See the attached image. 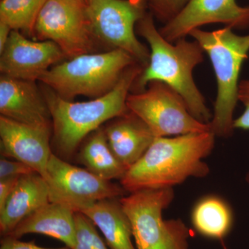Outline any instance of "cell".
<instances>
[{
    "label": "cell",
    "mask_w": 249,
    "mask_h": 249,
    "mask_svg": "<svg viewBox=\"0 0 249 249\" xmlns=\"http://www.w3.org/2000/svg\"><path fill=\"white\" fill-rule=\"evenodd\" d=\"M120 198L98 201L81 213L99 229L109 248L136 249L132 242V224L124 212Z\"/></svg>",
    "instance_id": "18"
},
{
    "label": "cell",
    "mask_w": 249,
    "mask_h": 249,
    "mask_svg": "<svg viewBox=\"0 0 249 249\" xmlns=\"http://www.w3.org/2000/svg\"><path fill=\"white\" fill-rule=\"evenodd\" d=\"M78 157L87 169L107 181L121 179L127 170L111 151L104 128L101 127L85 142Z\"/></svg>",
    "instance_id": "20"
},
{
    "label": "cell",
    "mask_w": 249,
    "mask_h": 249,
    "mask_svg": "<svg viewBox=\"0 0 249 249\" xmlns=\"http://www.w3.org/2000/svg\"><path fill=\"white\" fill-rule=\"evenodd\" d=\"M0 249H71L65 247L58 249L43 248L36 245L34 242H22L19 239L14 238L11 236H6L1 238Z\"/></svg>",
    "instance_id": "26"
},
{
    "label": "cell",
    "mask_w": 249,
    "mask_h": 249,
    "mask_svg": "<svg viewBox=\"0 0 249 249\" xmlns=\"http://www.w3.org/2000/svg\"><path fill=\"white\" fill-rule=\"evenodd\" d=\"M237 98L245 106V111L237 119L234 120V129L249 130V80L240 82Z\"/></svg>",
    "instance_id": "24"
},
{
    "label": "cell",
    "mask_w": 249,
    "mask_h": 249,
    "mask_svg": "<svg viewBox=\"0 0 249 249\" xmlns=\"http://www.w3.org/2000/svg\"><path fill=\"white\" fill-rule=\"evenodd\" d=\"M148 89L132 93L127 106L146 124L155 137H167L211 130L209 124L196 119L182 97L168 85L151 82Z\"/></svg>",
    "instance_id": "8"
},
{
    "label": "cell",
    "mask_w": 249,
    "mask_h": 249,
    "mask_svg": "<svg viewBox=\"0 0 249 249\" xmlns=\"http://www.w3.org/2000/svg\"><path fill=\"white\" fill-rule=\"evenodd\" d=\"M233 222V213L230 205L214 195L203 196L192 210L193 228L207 238L223 240L230 233Z\"/></svg>",
    "instance_id": "19"
},
{
    "label": "cell",
    "mask_w": 249,
    "mask_h": 249,
    "mask_svg": "<svg viewBox=\"0 0 249 249\" xmlns=\"http://www.w3.org/2000/svg\"><path fill=\"white\" fill-rule=\"evenodd\" d=\"M104 130L111 151L127 170L142 158L155 139L146 124L130 111L114 119Z\"/></svg>",
    "instance_id": "15"
},
{
    "label": "cell",
    "mask_w": 249,
    "mask_h": 249,
    "mask_svg": "<svg viewBox=\"0 0 249 249\" xmlns=\"http://www.w3.org/2000/svg\"><path fill=\"white\" fill-rule=\"evenodd\" d=\"M34 36L52 41L67 58L91 53L93 37L83 0H47L34 26Z\"/></svg>",
    "instance_id": "9"
},
{
    "label": "cell",
    "mask_w": 249,
    "mask_h": 249,
    "mask_svg": "<svg viewBox=\"0 0 249 249\" xmlns=\"http://www.w3.org/2000/svg\"><path fill=\"white\" fill-rule=\"evenodd\" d=\"M232 29L229 27L213 31L196 29L189 35L208 54L213 67L217 94L209 125L214 135L222 138L230 137L235 129L233 114L238 101L239 78L249 52V34L237 35Z\"/></svg>",
    "instance_id": "4"
},
{
    "label": "cell",
    "mask_w": 249,
    "mask_h": 249,
    "mask_svg": "<svg viewBox=\"0 0 249 249\" xmlns=\"http://www.w3.org/2000/svg\"><path fill=\"white\" fill-rule=\"evenodd\" d=\"M12 29L8 24L0 22V53L4 50L6 43L9 40Z\"/></svg>",
    "instance_id": "28"
},
{
    "label": "cell",
    "mask_w": 249,
    "mask_h": 249,
    "mask_svg": "<svg viewBox=\"0 0 249 249\" xmlns=\"http://www.w3.org/2000/svg\"><path fill=\"white\" fill-rule=\"evenodd\" d=\"M141 66L136 64L129 67L109 92L85 102L64 99L46 87L43 94L52 115L54 155L70 160L88 134L128 112L127 96L142 71Z\"/></svg>",
    "instance_id": "3"
},
{
    "label": "cell",
    "mask_w": 249,
    "mask_h": 249,
    "mask_svg": "<svg viewBox=\"0 0 249 249\" xmlns=\"http://www.w3.org/2000/svg\"><path fill=\"white\" fill-rule=\"evenodd\" d=\"M19 178H10L0 179V210L2 209L5 204L14 191Z\"/></svg>",
    "instance_id": "27"
},
{
    "label": "cell",
    "mask_w": 249,
    "mask_h": 249,
    "mask_svg": "<svg viewBox=\"0 0 249 249\" xmlns=\"http://www.w3.org/2000/svg\"><path fill=\"white\" fill-rule=\"evenodd\" d=\"M50 202L47 180L34 172L18 179L2 209L0 210V233L9 236L18 224L42 206Z\"/></svg>",
    "instance_id": "16"
},
{
    "label": "cell",
    "mask_w": 249,
    "mask_h": 249,
    "mask_svg": "<svg viewBox=\"0 0 249 249\" xmlns=\"http://www.w3.org/2000/svg\"><path fill=\"white\" fill-rule=\"evenodd\" d=\"M246 180H247V183L249 185V172L247 173V177H246Z\"/></svg>",
    "instance_id": "29"
},
{
    "label": "cell",
    "mask_w": 249,
    "mask_h": 249,
    "mask_svg": "<svg viewBox=\"0 0 249 249\" xmlns=\"http://www.w3.org/2000/svg\"><path fill=\"white\" fill-rule=\"evenodd\" d=\"M83 1H85V0H83Z\"/></svg>",
    "instance_id": "31"
},
{
    "label": "cell",
    "mask_w": 249,
    "mask_h": 249,
    "mask_svg": "<svg viewBox=\"0 0 249 249\" xmlns=\"http://www.w3.org/2000/svg\"><path fill=\"white\" fill-rule=\"evenodd\" d=\"M136 64L137 60L121 49L85 53L54 65L39 80L68 101L78 96L96 98L109 92Z\"/></svg>",
    "instance_id": "5"
},
{
    "label": "cell",
    "mask_w": 249,
    "mask_h": 249,
    "mask_svg": "<svg viewBox=\"0 0 249 249\" xmlns=\"http://www.w3.org/2000/svg\"><path fill=\"white\" fill-rule=\"evenodd\" d=\"M141 0H85V12L95 38L130 54L146 66L150 52L137 38L134 27L145 15Z\"/></svg>",
    "instance_id": "7"
},
{
    "label": "cell",
    "mask_w": 249,
    "mask_h": 249,
    "mask_svg": "<svg viewBox=\"0 0 249 249\" xmlns=\"http://www.w3.org/2000/svg\"><path fill=\"white\" fill-rule=\"evenodd\" d=\"M47 0H1L0 22L12 30L34 36L36 19Z\"/></svg>",
    "instance_id": "21"
},
{
    "label": "cell",
    "mask_w": 249,
    "mask_h": 249,
    "mask_svg": "<svg viewBox=\"0 0 249 249\" xmlns=\"http://www.w3.org/2000/svg\"><path fill=\"white\" fill-rule=\"evenodd\" d=\"M137 32L147 41L150 60L132 87L137 92L144 91L151 82L160 81L182 97L192 115L204 124L213 116L202 93L193 78V71L204 61V51L196 40H165L157 30L152 15L145 14L137 24Z\"/></svg>",
    "instance_id": "2"
},
{
    "label": "cell",
    "mask_w": 249,
    "mask_h": 249,
    "mask_svg": "<svg viewBox=\"0 0 249 249\" xmlns=\"http://www.w3.org/2000/svg\"><path fill=\"white\" fill-rule=\"evenodd\" d=\"M0 113L1 116L22 124L52 127L48 105L35 82L1 75Z\"/></svg>",
    "instance_id": "14"
},
{
    "label": "cell",
    "mask_w": 249,
    "mask_h": 249,
    "mask_svg": "<svg viewBox=\"0 0 249 249\" xmlns=\"http://www.w3.org/2000/svg\"><path fill=\"white\" fill-rule=\"evenodd\" d=\"M174 198L173 188L141 190L121 196L137 249H189L190 231L184 222L162 216Z\"/></svg>",
    "instance_id": "6"
},
{
    "label": "cell",
    "mask_w": 249,
    "mask_h": 249,
    "mask_svg": "<svg viewBox=\"0 0 249 249\" xmlns=\"http://www.w3.org/2000/svg\"><path fill=\"white\" fill-rule=\"evenodd\" d=\"M51 202L83 212L98 201L119 198L127 191L120 185L103 179L88 169L70 164L52 154L47 165Z\"/></svg>",
    "instance_id": "10"
},
{
    "label": "cell",
    "mask_w": 249,
    "mask_h": 249,
    "mask_svg": "<svg viewBox=\"0 0 249 249\" xmlns=\"http://www.w3.org/2000/svg\"><path fill=\"white\" fill-rule=\"evenodd\" d=\"M76 245L73 249H108L94 223L82 213H75Z\"/></svg>",
    "instance_id": "22"
},
{
    "label": "cell",
    "mask_w": 249,
    "mask_h": 249,
    "mask_svg": "<svg viewBox=\"0 0 249 249\" xmlns=\"http://www.w3.org/2000/svg\"><path fill=\"white\" fill-rule=\"evenodd\" d=\"M215 137L211 130L155 137L142 158L120 179L131 193L145 189L173 188L190 178H203L210 173L203 161L213 150Z\"/></svg>",
    "instance_id": "1"
},
{
    "label": "cell",
    "mask_w": 249,
    "mask_h": 249,
    "mask_svg": "<svg viewBox=\"0 0 249 249\" xmlns=\"http://www.w3.org/2000/svg\"><path fill=\"white\" fill-rule=\"evenodd\" d=\"M52 127L31 125L0 116L1 154L31 167L48 179L47 165L53 154Z\"/></svg>",
    "instance_id": "13"
},
{
    "label": "cell",
    "mask_w": 249,
    "mask_h": 249,
    "mask_svg": "<svg viewBox=\"0 0 249 249\" xmlns=\"http://www.w3.org/2000/svg\"><path fill=\"white\" fill-rule=\"evenodd\" d=\"M189 0H150L154 12L165 23L175 18L186 6Z\"/></svg>",
    "instance_id": "23"
},
{
    "label": "cell",
    "mask_w": 249,
    "mask_h": 249,
    "mask_svg": "<svg viewBox=\"0 0 249 249\" xmlns=\"http://www.w3.org/2000/svg\"><path fill=\"white\" fill-rule=\"evenodd\" d=\"M213 23H221L232 29L248 28L249 6H241L236 0H189L160 32L168 42H175L195 29Z\"/></svg>",
    "instance_id": "11"
},
{
    "label": "cell",
    "mask_w": 249,
    "mask_h": 249,
    "mask_svg": "<svg viewBox=\"0 0 249 249\" xmlns=\"http://www.w3.org/2000/svg\"><path fill=\"white\" fill-rule=\"evenodd\" d=\"M141 1H145V2H150V0H141Z\"/></svg>",
    "instance_id": "30"
},
{
    "label": "cell",
    "mask_w": 249,
    "mask_h": 249,
    "mask_svg": "<svg viewBox=\"0 0 249 249\" xmlns=\"http://www.w3.org/2000/svg\"><path fill=\"white\" fill-rule=\"evenodd\" d=\"M34 172L29 165L19 160H9L4 157H1L0 160V179L19 178Z\"/></svg>",
    "instance_id": "25"
},
{
    "label": "cell",
    "mask_w": 249,
    "mask_h": 249,
    "mask_svg": "<svg viewBox=\"0 0 249 249\" xmlns=\"http://www.w3.org/2000/svg\"><path fill=\"white\" fill-rule=\"evenodd\" d=\"M0 54L1 75L31 82L40 80L49 69L65 57L52 41L30 40L16 30L11 31Z\"/></svg>",
    "instance_id": "12"
},
{
    "label": "cell",
    "mask_w": 249,
    "mask_h": 249,
    "mask_svg": "<svg viewBox=\"0 0 249 249\" xmlns=\"http://www.w3.org/2000/svg\"><path fill=\"white\" fill-rule=\"evenodd\" d=\"M75 213L66 205L50 201L26 217L9 236L19 239L27 234H41L73 249L76 245Z\"/></svg>",
    "instance_id": "17"
}]
</instances>
